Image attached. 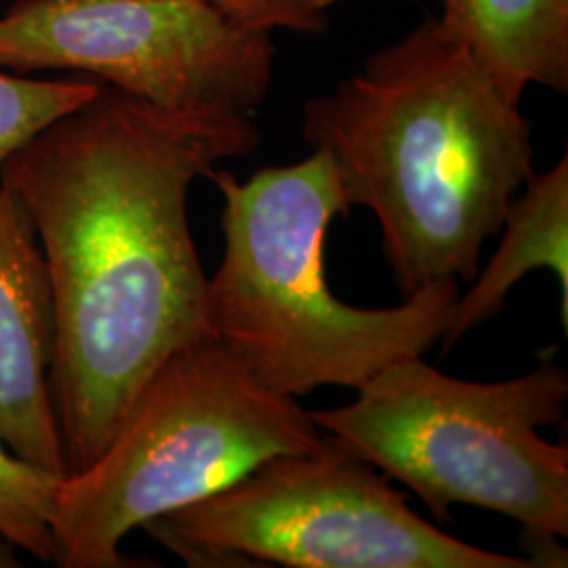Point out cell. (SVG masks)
I'll list each match as a JSON object with an SVG mask.
<instances>
[{
	"instance_id": "6da1fadb",
	"label": "cell",
	"mask_w": 568,
	"mask_h": 568,
	"mask_svg": "<svg viewBox=\"0 0 568 568\" xmlns=\"http://www.w3.org/2000/svg\"><path fill=\"white\" fill-rule=\"evenodd\" d=\"M260 143L243 112L164 110L103 84L0 166L53 288L51 400L65 476L102 455L175 349L211 337L187 196L211 169Z\"/></svg>"
},
{
	"instance_id": "7a4b0ae2",
	"label": "cell",
	"mask_w": 568,
	"mask_h": 568,
	"mask_svg": "<svg viewBox=\"0 0 568 568\" xmlns=\"http://www.w3.org/2000/svg\"><path fill=\"white\" fill-rule=\"evenodd\" d=\"M302 133L331 159L349 209L377 217L403 297L474 281L535 173L532 122L432 13L307 100Z\"/></svg>"
},
{
	"instance_id": "3957f363",
	"label": "cell",
	"mask_w": 568,
	"mask_h": 568,
	"mask_svg": "<svg viewBox=\"0 0 568 568\" xmlns=\"http://www.w3.org/2000/svg\"><path fill=\"white\" fill-rule=\"evenodd\" d=\"M206 178L224 201V257L206 283L211 337L260 384L293 398L325 386L358 392L445 337L459 297L455 278L396 307H354L331 293L326 232L349 204L325 152L265 166L246 182L217 166Z\"/></svg>"
},
{
	"instance_id": "277c9868",
	"label": "cell",
	"mask_w": 568,
	"mask_h": 568,
	"mask_svg": "<svg viewBox=\"0 0 568 568\" xmlns=\"http://www.w3.org/2000/svg\"><path fill=\"white\" fill-rule=\"evenodd\" d=\"M325 436L293 396L260 384L215 337L175 349L126 410L102 455L61 478L51 511V562L138 568L124 537L222 490L284 453Z\"/></svg>"
},
{
	"instance_id": "5b68a950",
	"label": "cell",
	"mask_w": 568,
	"mask_h": 568,
	"mask_svg": "<svg viewBox=\"0 0 568 568\" xmlns=\"http://www.w3.org/2000/svg\"><path fill=\"white\" fill-rule=\"evenodd\" d=\"M567 400V371L554 361L474 384L413 356L377 373L354 403L312 410V419L337 447L410 488L438 520L464 504L565 539L568 448L537 429L558 424Z\"/></svg>"
},
{
	"instance_id": "8992f818",
	"label": "cell",
	"mask_w": 568,
	"mask_h": 568,
	"mask_svg": "<svg viewBox=\"0 0 568 568\" xmlns=\"http://www.w3.org/2000/svg\"><path fill=\"white\" fill-rule=\"evenodd\" d=\"M192 567L230 560L291 568H530L432 527L406 495L325 436L145 525Z\"/></svg>"
},
{
	"instance_id": "52a82bcc",
	"label": "cell",
	"mask_w": 568,
	"mask_h": 568,
	"mask_svg": "<svg viewBox=\"0 0 568 568\" xmlns=\"http://www.w3.org/2000/svg\"><path fill=\"white\" fill-rule=\"evenodd\" d=\"M272 32L211 0H16L0 16V68L70 70L164 110L253 116L274 81Z\"/></svg>"
},
{
	"instance_id": "ba28073f",
	"label": "cell",
	"mask_w": 568,
	"mask_h": 568,
	"mask_svg": "<svg viewBox=\"0 0 568 568\" xmlns=\"http://www.w3.org/2000/svg\"><path fill=\"white\" fill-rule=\"evenodd\" d=\"M58 321L41 243L20 199L0 183V438L23 462L65 478L51 400Z\"/></svg>"
},
{
	"instance_id": "9c48e42d",
	"label": "cell",
	"mask_w": 568,
	"mask_h": 568,
	"mask_svg": "<svg viewBox=\"0 0 568 568\" xmlns=\"http://www.w3.org/2000/svg\"><path fill=\"white\" fill-rule=\"evenodd\" d=\"M525 192L509 204L504 239L478 281L459 295L447 333L440 339L448 352L467 333L485 325L506 305L514 284L528 272L549 270L562 291V326H568V159L548 173H532Z\"/></svg>"
},
{
	"instance_id": "30bf717a",
	"label": "cell",
	"mask_w": 568,
	"mask_h": 568,
	"mask_svg": "<svg viewBox=\"0 0 568 568\" xmlns=\"http://www.w3.org/2000/svg\"><path fill=\"white\" fill-rule=\"evenodd\" d=\"M438 21L514 102L528 84L568 91V0H443Z\"/></svg>"
},
{
	"instance_id": "8fae6325",
	"label": "cell",
	"mask_w": 568,
	"mask_h": 568,
	"mask_svg": "<svg viewBox=\"0 0 568 568\" xmlns=\"http://www.w3.org/2000/svg\"><path fill=\"white\" fill-rule=\"evenodd\" d=\"M102 82L37 81L0 68V166L53 122L98 98Z\"/></svg>"
},
{
	"instance_id": "7c38bea8",
	"label": "cell",
	"mask_w": 568,
	"mask_h": 568,
	"mask_svg": "<svg viewBox=\"0 0 568 568\" xmlns=\"http://www.w3.org/2000/svg\"><path fill=\"white\" fill-rule=\"evenodd\" d=\"M61 478L23 462L0 438V532L18 549L51 562V511Z\"/></svg>"
},
{
	"instance_id": "4fadbf2b",
	"label": "cell",
	"mask_w": 568,
	"mask_h": 568,
	"mask_svg": "<svg viewBox=\"0 0 568 568\" xmlns=\"http://www.w3.org/2000/svg\"><path fill=\"white\" fill-rule=\"evenodd\" d=\"M227 16L251 28L288 30L305 37H323L331 11L344 0H211Z\"/></svg>"
},
{
	"instance_id": "5bb4252c",
	"label": "cell",
	"mask_w": 568,
	"mask_h": 568,
	"mask_svg": "<svg viewBox=\"0 0 568 568\" xmlns=\"http://www.w3.org/2000/svg\"><path fill=\"white\" fill-rule=\"evenodd\" d=\"M16 549L18 548L0 532V568L20 567V560H18Z\"/></svg>"
}]
</instances>
